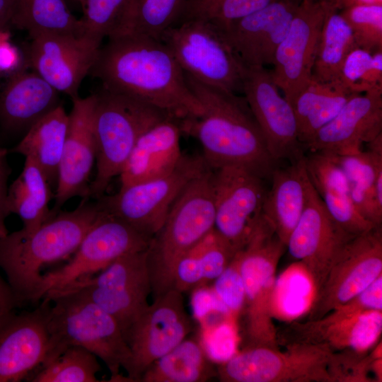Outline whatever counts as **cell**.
<instances>
[{
  "instance_id": "obj_3",
  "label": "cell",
  "mask_w": 382,
  "mask_h": 382,
  "mask_svg": "<svg viewBox=\"0 0 382 382\" xmlns=\"http://www.w3.org/2000/svg\"><path fill=\"white\" fill-rule=\"evenodd\" d=\"M100 212L96 201L82 199L76 209L59 210L35 230L20 229L0 240V268L20 305L35 303L42 269L73 255Z\"/></svg>"
},
{
  "instance_id": "obj_8",
  "label": "cell",
  "mask_w": 382,
  "mask_h": 382,
  "mask_svg": "<svg viewBox=\"0 0 382 382\" xmlns=\"http://www.w3.org/2000/svg\"><path fill=\"white\" fill-rule=\"evenodd\" d=\"M286 248L262 214L246 244L238 251L250 346L279 348L272 319L273 297L278 262Z\"/></svg>"
},
{
  "instance_id": "obj_36",
  "label": "cell",
  "mask_w": 382,
  "mask_h": 382,
  "mask_svg": "<svg viewBox=\"0 0 382 382\" xmlns=\"http://www.w3.org/2000/svg\"><path fill=\"white\" fill-rule=\"evenodd\" d=\"M12 26L29 37L43 33H68L81 36L79 19L66 0H19Z\"/></svg>"
},
{
  "instance_id": "obj_31",
  "label": "cell",
  "mask_w": 382,
  "mask_h": 382,
  "mask_svg": "<svg viewBox=\"0 0 382 382\" xmlns=\"http://www.w3.org/2000/svg\"><path fill=\"white\" fill-rule=\"evenodd\" d=\"M25 158L21 174L8 187L7 204L10 213L21 219V229L32 231L52 216L49 204L54 194L39 166Z\"/></svg>"
},
{
  "instance_id": "obj_52",
  "label": "cell",
  "mask_w": 382,
  "mask_h": 382,
  "mask_svg": "<svg viewBox=\"0 0 382 382\" xmlns=\"http://www.w3.org/2000/svg\"><path fill=\"white\" fill-rule=\"evenodd\" d=\"M67 1V0H66ZM68 3V2H67Z\"/></svg>"
},
{
  "instance_id": "obj_46",
  "label": "cell",
  "mask_w": 382,
  "mask_h": 382,
  "mask_svg": "<svg viewBox=\"0 0 382 382\" xmlns=\"http://www.w3.org/2000/svg\"><path fill=\"white\" fill-rule=\"evenodd\" d=\"M376 86H382V50L372 54L370 64L360 82V91L366 92Z\"/></svg>"
},
{
  "instance_id": "obj_33",
  "label": "cell",
  "mask_w": 382,
  "mask_h": 382,
  "mask_svg": "<svg viewBox=\"0 0 382 382\" xmlns=\"http://www.w3.org/2000/svg\"><path fill=\"white\" fill-rule=\"evenodd\" d=\"M200 341L185 339L154 361L139 382H204L217 375Z\"/></svg>"
},
{
  "instance_id": "obj_18",
  "label": "cell",
  "mask_w": 382,
  "mask_h": 382,
  "mask_svg": "<svg viewBox=\"0 0 382 382\" xmlns=\"http://www.w3.org/2000/svg\"><path fill=\"white\" fill-rule=\"evenodd\" d=\"M279 90L265 67H245L242 93L267 149L277 161L286 160L291 163L304 158L305 149L299 139L292 106Z\"/></svg>"
},
{
  "instance_id": "obj_5",
  "label": "cell",
  "mask_w": 382,
  "mask_h": 382,
  "mask_svg": "<svg viewBox=\"0 0 382 382\" xmlns=\"http://www.w3.org/2000/svg\"><path fill=\"white\" fill-rule=\"evenodd\" d=\"M43 298L50 301V349L45 362L68 347L78 346L105 364L111 373L110 381L120 375V368L126 371L131 352L120 325L110 314L79 290H52Z\"/></svg>"
},
{
  "instance_id": "obj_38",
  "label": "cell",
  "mask_w": 382,
  "mask_h": 382,
  "mask_svg": "<svg viewBox=\"0 0 382 382\" xmlns=\"http://www.w3.org/2000/svg\"><path fill=\"white\" fill-rule=\"evenodd\" d=\"M274 1L277 0H187L178 23L192 19L202 20L224 30Z\"/></svg>"
},
{
  "instance_id": "obj_48",
  "label": "cell",
  "mask_w": 382,
  "mask_h": 382,
  "mask_svg": "<svg viewBox=\"0 0 382 382\" xmlns=\"http://www.w3.org/2000/svg\"><path fill=\"white\" fill-rule=\"evenodd\" d=\"M19 306L11 286L0 274V316Z\"/></svg>"
},
{
  "instance_id": "obj_7",
  "label": "cell",
  "mask_w": 382,
  "mask_h": 382,
  "mask_svg": "<svg viewBox=\"0 0 382 382\" xmlns=\"http://www.w3.org/2000/svg\"><path fill=\"white\" fill-rule=\"evenodd\" d=\"M382 332V274L347 302L324 316L295 321L277 331L278 345L306 344L331 352L369 351Z\"/></svg>"
},
{
  "instance_id": "obj_45",
  "label": "cell",
  "mask_w": 382,
  "mask_h": 382,
  "mask_svg": "<svg viewBox=\"0 0 382 382\" xmlns=\"http://www.w3.org/2000/svg\"><path fill=\"white\" fill-rule=\"evenodd\" d=\"M8 150L0 147V240L9 233L6 226V219L11 214L7 204L8 180L11 173L7 161Z\"/></svg>"
},
{
  "instance_id": "obj_29",
  "label": "cell",
  "mask_w": 382,
  "mask_h": 382,
  "mask_svg": "<svg viewBox=\"0 0 382 382\" xmlns=\"http://www.w3.org/2000/svg\"><path fill=\"white\" fill-rule=\"evenodd\" d=\"M68 122L69 114L61 104L35 123L11 150L32 159L54 190Z\"/></svg>"
},
{
  "instance_id": "obj_47",
  "label": "cell",
  "mask_w": 382,
  "mask_h": 382,
  "mask_svg": "<svg viewBox=\"0 0 382 382\" xmlns=\"http://www.w3.org/2000/svg\"><path fill=\"white\" fill-rule=\"evenodd\" d=\"M8 32L0 31V73H8L17 67L18 55L13 47L6 41Z\"/></svg>"
},
{
  "instance_id": "obj_42",
  "label": "cell",
  "mask_w": 382,
  "mask_h": 382,
  "mask_svg": "<svg viewBox=\"0 0 382 382\" xmlns=\"http://www.w3.org/2000/svg\"><path fill=\"white\" fill-rule=\"evenodd\" d=\"M213 291L231 315H237L245 305V289L239 269L238 252L214 280Z\"/></svg>"
},
{
  "instance_id": "obj_50",
  "label": "cell",
  "mask_w": 382,
  "mask_h": 382,
  "mask_svg": "<svg viewBox=\"0 0 382 382\" xmlns=\"http://www.w3.org/2000/svg\"><path fill=\"white\" fill-rule=\"evenodd\" d=\"M361 4H382V0H340L337 4L338 10Z\"/></svg>"
},
{
  "instance_id": "obj_34",
  "label": "cell",
  "mask_w": 382,
  "mask_h": 382,
  "mask_svg": "<svg viewBox=\"0 0 382 382\" xmlns=\"http://www.w3.org/2000/svg\"><path fill=\"white\" fill-rule=\"evenodd\" d=\"M187 0H127L123 12L108 38L141 36L161 39L177 24Z\"/></svg>"
},
{
  "instance_id": "obj_23",
  "label": "cell",
  "mask_w": 382,
  "mask_h": 382,
  "mask_svg": "<svg viewBox=\"0 0 382 382\" xmlns=\"http://www.w3.org/2000/svg\"><path fill=\"white\" fill-rule=\"evenodd\" d=\"M364 93L350 98L336 116L316 133L305 149L354 154L362 151L364 144L382 134V86Z\"/></svg>"
},
{
  "instance_id": "obj_1",
  "label": "cell",
  "mask_w": 382,
  "mask_h": 382,
  "mask_svg": "<svg viewBox=\"0 0 382 382\" xmlns=\"http://www.w3.org/2000/svg\"><path fill=\"white\" fill-rule=\"evenodd\" d=\"M89 75L100 81L101 88L141 100L179 122L202 111L184 71L159 40L108 38L98 50Z\"/></svg>"
},
{
  "instance_id": "obj_43",
  "label": "cell",
  "mask_w": 382,
  "mask_h": 382,
  "mask_svg": "<svg viewBox=\"0 0 382 382\" xmlns=\"http://www.w3.org/2000/svg\"><path fill=\"white\" fill-rule=\"evenodd\" d=\"M200 343L212 362L221 364L235 354V335L228 323L216 324L205 328Z\"/></svg>"
},
{
  "instance_id": "obj_19",
  "label": "cell",
  "mask_w": 382,
  "mask_h": 382,
  "mask_svg": "<svg viewBox=\"0 0 382 382\" xmlns=\"http://www.w3.org/2000/svg\"><path fill=\"white\" fill-rule=\"evenodd\" d=\"M355 236L333 219L310 182L303 212L286 246L289 254L303 265L315 291L323 284L345 245Z\"/></svg>"
},
{
  "instance_id": "obj_10",
  "label": "cell",
  "mask_w": 382,
  "mask_h": 382,
  "mask_svg": "<svg viewBox=\"0 0 382 382\" xmlns=\"http://www.w3.org/2000/svg\"><path fill=\"white\" fill-rule=\"evenodd\" d=\"M207 166L202 156L184 155L172 171L120 187L117 193L103 195L96 201L100 209L151 239L161 228L182 190Z\"/></svg>"
},
{
  "instance_id": "obj_13",
  "label": "cell",
  "mask_w": 382,
  "mask_h": 382,
  "mask_svg": "<svg viewBox=\"0 0 382 382\" xmlns=\"http://www.w3.org/2000/svg\"><path fill=\"white\" fill-rule=\"evenodd\" d=\"M60 289L85 294L117 320L125 337L149 304L147 249L122 255L95 275Z\"/></svg>"
},
{
  "instance_id": "obj_28",
  "label": "cell",
  "mask_w": 382,
  "mask_h": 382,
  "mask_svg": "<svg viewBox=\"0 0 382 382\" xmlns=\"http://www.w3.org/2000/svg\"><path fill=\"white\" fill-rule=\"evenodd\" d=\"M270 179L272 187L267 191L262 214L286 245L306 203L310 180L304 158L286 167H277Z\"/></svg>"
},
{
  "instance_id": "obj_15",
  "label": "cell",
  "mask_w": 382,
  "mask_h": 382,
  "mask_svg": "<svg viewBox=\"0 0 382 382\" xmlns=\"http://www.w3.org/2000/svg\"><path fill=\"white\" fill-rule=\"evenodd\" d=\"M192 328L182 292L171 289L154 299L125 336L131 352L129 381L139 382L150 364L185 340Z\"/></svg>"
},
{
  "instance_id": "obj_21",
  "label": "cell",
  "mask_w": 382,
  "mask_h": 382,
  "mask_svg": "<svg viewBox=\"0 0 382 382\" xmlns=\"http://www.w3.org/2000/svg\"><path fill=\"white\" fill-rule=\"evenodd\" d=\"M31 311L0 316V382L26 381L47 358L49 299Z\"/></svg>"
},
{
  "instance_id": "obj_39",
  "label": "cell",
  "mask_w": 382,
  "mask_h": 382,
  "mask_svg": "<svg viewBox=\"0 0 382 382\" xmlns=\"http://www.w3.org/2000/svg\"><path fill=\"white\" fill-rule=\"evenodd\" d=\"M381 340L371 352L345 349L332 352L328 364L330 382H377L375 362L381 357Z\"/></svg>"
},
{
  "instance_id": "obj_35",
  "label": "cell",
  "mask_w": 382,
  "mask_h": 382,
  "mask_svg": "<svg viewBox=\"0 0 382 382\" xmlns=\"http://www.w3.org/2000/svg\"><path fill=\"white\" fill-rule=\"evenodd\" d=\"M355 47L350 27L338 9L331 6L322 28L313 78L324 82L338 81L347 56Z\"/></svg>"
},
{
  "instance_id": "obj_14",
  "label": "cell",
  "mask_w": 382,
  "mask_h": 382,
  "mask_svg": "<svg viewBox=\"0 0 382 382\" xmlns=\"http://www.w3.org/2000/svg\"><path fill=\"white\" fill-rule=\"evenodd\" d=\"M382 274V228L376 226L351 238L321 286L315 291L308 319L320 318L351 300Z\"/></svg>"
},
{
  "instance_id": "obj_27",
  "label": "cell",
  "mask_w": 382,
  "mask_h": 382,
  "mask_svg": "<svg viewBox=\"0 0 382 382\" xmlns=\"http://www.w3.org/2000/svg\"><path fill=\"white\" fill-rule=\"evenodd\" d=\"M304 161L313 187L328 213L344 230L359 235L376 226L363 218L354 207L347 178L335 154L311 151L305 155Z\"/></svg>"
},
{
  "instance_id": "obj_6",
  "label": "cell",
  "mask_w": 382,
  "mask_h": 382,
  "mask_svg": "<svg viewBox=\"0 0 382 382\" xmlns=\"http://www.w3.org/2000/svg\"><path fill=\"white\" fill-rule=\"evenodd\" d=\"M95 96L96 174L91 183L89 197L96 199L120 175L140 136L170 117L141 100L103 88Z\"/></svg>"
},
{
  "instance_id": "obj_40",
  "label": "cell",
  "mask_w": 382,
  "mask_h": 382,
  "mask_svg": "<svg viewBox=\"0 0 382 382\" xmlns=\"http://www.w3.org/2000/svg\"><path fill=\"white\" fill-rule=\"evenodd\" d=\"M82 11L81 35L100 47L117 25L127 0H72Z\"/></svg>"
},
{
  "instance_id": "obj_25",
  "label": "cell",
  "mask_w": 382,
  "mask_h": 382,
  "mask_svg": "<svg viewBox=\"0 0 382 382\" xmlns=\"http://www.w3.org/2000/svg\"><path fill=\"white\" fill-rule=\"evenodd\" d=\"M59 92L33 70L18 67L0 76V130L23 136L60 105Z\"/></svg>"
},
{
  "instance_id": "obj_37",
  "label": "cell",
  "mask_w": 382,
  "mask_h": 382,
  "mask_svg": "<svg viewBox=\"0 0 382 382\" xmlns=\"http://www.w3.org/2000/svg\"><path fill=\"white\" fill-rule=\"evenodd\" d=\"M97 357L78 346L64 349L41 364L26 379L30 382H98L100 366Z\"/></svg>"
},
{
  "instance_id": "obj_22",
  "label": "cell",
  "mask_w": 382,
  "mask_h": 382,
  "mask_svg": "<svg viewBox=\"0 0 382 382\" xmlns=\"http://www.w3.org/2000/svg\"><path fill=\"white\" fill-rule=\"evenodd\" d=\"M95 101V93L72 100L52 216L73 197L90 199V178L97 152L93 127Z\"/></svg>"
},
{
  "instance_id": "obj_24",
  "label": "cell",
  "mask_w": 382,
  "mask_h": 382,
  "mask_svg": "<svg viewBox=\"0 0 382 382\" xmlns=\"http://www.w3.org/2000/svg\"><path fill=\"white\" fill-rule=\"evenodd\" d=\"M301 1H274L221 30L245 67L272 65Z\"/></svg>"
},
{
  "instance_id": "obj_41",
  "label": "cell",
  "mask_w": 382,
  "mask_h": 382,
  "mask_svg": "<svg viewBox=\"0 0 382 382\" xmlns=\"http://www.w3.org/2000/svg\"><path fill=\"white\" fill-rule=\"evenodd\" d=\"M350 27L356 45L371 53L382 50V4H361L340 13Z\"/></svg>"
},
{
  "instance_id": "obj_32",
  "label": "cell",
  "mask_w": 382,
  "mask_h": 382,
  "mask_svg": "<svg viewBox=\"0 0 382 382\" xmlns=\"http://www.w3.org/2000/svg\"><path fill=\"white\" fill-rule=\"evenodd\" d=\"M367 151L349 155H337L349 186L355 208L359 211L382 207V134L368 144Z\"/></svg>"
},
{
  "instance_id": "obj_49",
  "label": "cell",
  "mask_w": 382,
  "mask_h": 382,
  "mask_svg": "<svg viewBox=\"0 0 382 382\" xmlns=\"http://www.w3.org/2000/svg\"><path fill=\"white\" fill-rule=\"evenodd\" d=\"M19 0H0V31L8 32L12 26Z\"/></svg>"
},
{
  "instance_id": "obj_30",
  "label": "cell",
  "mask_w": 382,
  "mask_h": 382,
  "mask_svg": "<svg viewBox=\"0 0 382 382\" xmlns=\"http://www.w3.org/2000/svg\"><path fill=\"white\" fill-rule=\"evenodd\" d=\"M355 94L339 81L324 82L312 77L291 103L299 139L304 149L316 133L332 120Z\"/></svg>"
},
{
  "instance_id": "obj_12",
  "label": "cell",
  "mask_w": 382,
  "mask_h": 382,
  "mask_svg": "<svg viewBox=\"0 0 382 382\" xmlns=\"http://www.w3.org/2000/svg\"><path fill=\"white\" fill-rule=\"evenodd\" d=\"M100 210L71 260L62 267L42 274L35 303L50 291L95 275L122 255L148 248L151 238L120 219Z\"/></svg>"
},
{
  "instance_id": "obj_44",
  "label": "cell",
  "mask_w": 382,
  "mask_h": 382,
  "mask_svg": "<svg viewBox=\"0 0 382 382\" xmlns=\"http://www.w3.org/2000/svg\"><path fill=\"white\" fill-rule=\"evenodd\" d=\"M372 54L357 47L347 56L338 81L352 93H361L360 82L370 64Z\"/></svg>"
},
{
  "instance_id": "obj_26",
  "label": "cell",
  "mask_w": 382,
  "mask_h": 382,
  "mask_svg": "<svg viewBox=\"0 0 382 382\" xmlns=\"http://www.w3.org/2000/svg\"><path fill=\"white\" fill-rule=\"evenodd\" d=\"M179 121L166 117L138 139L119 176L120 187L157 178L172 171L184 154L180 150Z\"/></svg>"
},
{
  "instance_id": "obj_2",
  "label": "cell",
  "mask_w": 382,
  "mask_h": 382,
  "mask_svg": "<svg viewBox=\"0 0 382 382\" xmlns=\"http://www.w3.org/2000/svg\"><path fill=\"white\" fill-rule=\"evenodd\" d=\"M185 76L202 111L179 123L182 133L199 141L206 163L212 169L241 166L270 179L278 161L270 155L245 97Z\"/></svg>"
},
{
  "instance_id": "obj_51",
  "label": "cell",
  "mask_w": 382,
  "mask_h": 382,
  "mask_svg": "<svg viewBox=\"0 0 382 382\" xmlns=\"http://www.w3.org/2000/svg\"><path fill=\"white\" fill-rule=\"evenodd\" d=\"M330 4L335 5L337 7V4L340 0H325Z\"/></svg>"
},
{
  "instance_id": "obj_20",
  "label": "cell",
  "mask_w": 382,
  "mask_h": 382,
  "mask_svg": "<svg viewBox=\"0 0 382 382\" xmlns=\"http://www.w3.org/2000/svg\"><path fill=\"white\" fill-rule=\"evenodd\" d=\"M26 61L32 69L59 93L74 100L89 74L100 47L84 36L43 33L30 37Z\"/></svg>"
},
{
  "instance_id": "obj_16",
  "label": "cell",
  "mask_w": 382,
  "mask_h": 382,
  "mask_svg": "<svg viewBox=\"0 0 382 382\" xmlns=\"http://www.w3.org/2000/svg\"><path fill=\"white\" fill-rule=\"evenodd\" d=\"M264 179L238 166L214 169V231L236 251L246 244L262 215Z\"/></svg>"
},
{
  "instance_id": "obj_4",
  "label": "cell",
  "mask_w": 382,
  "mask_h": 382,
  "mask_svg": "<svg viewBox=\"0 0 382 382\" xmlns=\"http://www.w3.org/2000/svg\"><path fill=\"white\" fill-rule=\"evenodd\" d=\"M214 169L208 165L182 190L147 248L153 299L173 289L180 258L214 228Z\"/></svg>"
},
{
  "instance_id": "obj_11",
  "label": "cell",
  "mask_w": 382,
  "mask_h": 382,
  "mask_svg": "<svg viewBox=\"0 0 382 382\" xmlns=\"http://www.w3.org/2000/svg\"><path fill=\"white\" fill-rule=\"evenodd\" d=\"M284 347L281 351L249 346L221 363L217 375L224 382H330L329 349L306 344Z\"/></svg>"
},
{
  "instance_id": "obj_17",
  "label": "cell",
  "mask_w": 382,
  "mask_h": 382,
  "mask_svg": "<svg viewBox=\"0 0 382 382\" xmlns=\"http://www.w3.org/2000/svg\"><path fill=\"white\" fill-rule=\"evenodd\" d=\"M332 6L325 0H301L275 52L270 74L290 104L312 79L322 28Z\"/></svg>"
},
{
  "instance_id": "obj_9",
  "label": "cell",
  "mask_w": 382,
  "mask_h": 382,
  "mask_svg": "<svg viewBox=\"0 0 382 382\" xmlns=\"http://www.w3.org/2000/svg\"><path fill=\"white\" fill-rule=\"evenodd\" d=\"M160 40L185 74L205 84L242 93L245 66L214 24L202 20L181 21Z\"/></svg>"
}]
</instances>
